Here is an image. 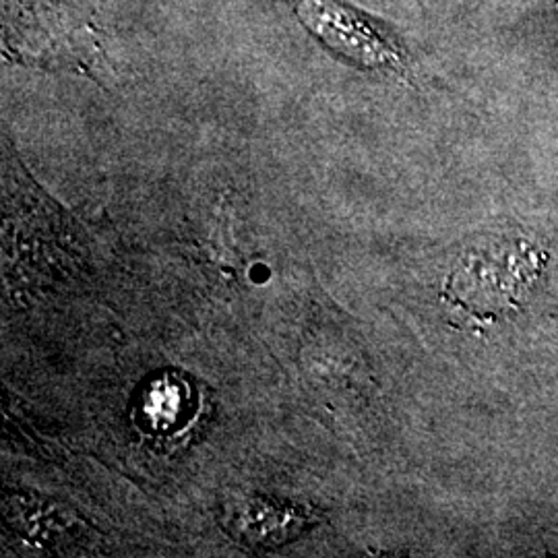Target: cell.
I'll use <instances>...</instances> for the list:
<instances>
[{"label":"cell","mask_w":558,"mask_h":558,"mask_svg":"<svg viewBox=\"0 0 558 558\" xmlns=\"http://www.w3.org/2000/svg\"><path fill=\"white\" fill-rule=\"evenodd\" d=\"M304 29L325 48L364 69L408 73V52L391 27L345 0H294Z\"/></svg>","instance_id":"obj_2"},{"label":"cell","mask_w":558,"mask_h":558,"mask_svg":"<svg viewBox=\"0 0 558 558\" xmlns=\"http://www.w3.org/2000/svg\"><path fill=\"white\" fill-rule=\"evenodd\" d=\"M542 274V255L527 242H502L468 253L442 286L440 299L476 320L518 308Z\"/></svg>","instance_id":"obj_1"}]
</instances>
